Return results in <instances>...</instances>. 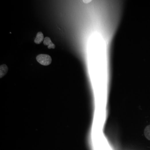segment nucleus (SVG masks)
I'll use <instances>...</instances> for the list:
<instances>
[{
    "label": "nucleus",
    "instance_id": "1",
    "mask_svg": "<svg viewBox=\"0 0 150 150\" xmlns=\"http://www.w3.org/2000/svg\"><path fill=\"white\" fill-rule=\"evenodd\" d=\"M38 62L43 66H48L52 62L51 57L47 54H40L36 57Z\"/></svg>",
    "mask_w": 150,
    "mask_h": 150
},
{
    "label": "nucleus",
    "instance_id": "2",
    "mask_svg": "<svg viewBox=\"0 0 150 150\" xmlns=\"http://www.w3.org/2000/svg\"><path fill=\"white\" fill-rule=\"evenodd\" d=\"M44 44L45 46H48V49H54L56 46L52 43L50 38L48 37H46L44 40Z\"/></svg>",
    "mask_w": 150,
    "mask_h": 150
},
{
    "label": "nucleus",
    "instance_id": "3",
    "mask_svg": "<svg viewBox=\"0 0 150 150\" xmlns=\"http://www.w3.org/2000/svg\"><path fill=\"white\" fill-rule=\"evenodd\" d=\"M44 40V36L41 32H38L37 34L34 42L36 44H40Z\"/></svg>",
    "mask_w": 150,
    "mask_h": 150
},
{
    "label": "nucleus",
    "instance_id": "4",
    "mask_svg": "<svg viewBox=\"0 0 150 150\" xmlns=\"http://www.w3.org/2000/svg\"><path fill=\"white\" fill-rule=\"evenodd\" d=\"M8 68L6 65H1L0 66V75L1 78H2L8 72Z\"/></svg>",
    "mask_w": 150,
    "mask_h": 150
},
{
    "label": "nucleus",
    "instance_id": "5",
    "mask_svg": "<svg viewBox=\"0 0 150 150\" xmlns=\"http://www.w3.org/2000/svg\"><path fill=\"white\" fill-rule=\"evenodd\" d=\"M144 133L146 139L150 141V125L146 127L144 130Z\"/></svg>",
    "mask_w": 150,
    "mask_h": 150
}]
</instances>
